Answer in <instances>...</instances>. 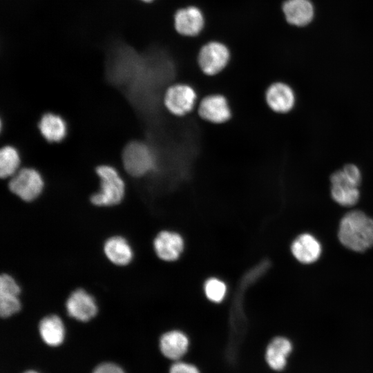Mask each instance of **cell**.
I'll list each match as a JSON object with an SVG mask.
<instances>
[{
	"label": "cell",
	"mask_w": 373,
	"mask_h": 373,
	"mask_svg": "<svg viewBox=\"0 0 373 373\" xmlns=\"http://www.w3.org/2000/svg\"><path fill=\"white\" fill-rule=\"evenodd\" d=\"M338 239L346 248L361 252L373 246V219L361 211H352L341 219Z\"/></svg>",
	"instance_id": "cell-1"
},
{
	"label": "cell",
	"mask_w": 373,
	"mask_h": 373,
	"mask_svg": "<svg viewBox=\"0 0 373 373\" xmlns=\"http://www.w3.org/2000/svg\"><path fill=\"white\" fill-rule=\"evenodd\" d=\"M99 178V189L90 197L92 204L99 207L119 204L125 195L126 185L118 171L113 166L103 164L96 167Z\"/></svg>",
	"instance_id": "cell-2"
},
{
	"label": "cell",
	"mask_w": 373,
	"mask_h": 373,
	"mask_svg": "<svg viewBox=\"0 0 373 373\" xmlns=\"http://www.w3.org/2000/svg\"><path fill=\"white\" fill-rule=\"evenodd\" d=\"M122 160L125 171L131 176L142 177L155 166V156L150 146L140 141L128 143L122 151Z\"/></svg>",
	"instance_id": "cell-3"
},
{
	"label": "cell",
	"mask_w": 373,
	"mask_h": 373,
	"mask_svg": "<svg viewBox=\"0 0 373 373\" xmlns=\"http://www.w3.org/2000/svg\"><path fill=\"white\" fill-rule=\"evenodd\" d=\"M231 60L228 46L219 41H210L199 50L197 62L201 73L207 76H215L226 69Z\"/></svg>",
	"instance_id": "cell-4"
},
{
	"label": "cell",
	"mask_w": 373,
	"mask_h": 373,
	"mask_svg": "<svg viewBox=\"0 0 373 373\" xmlns=\"http://www.w3.org/2000/svg\"><path fill=\"white\" fill-rule=\"evenodd\" d=\"M8 189L21 200L30 202L38 198L43 192L44 180L37 170L25 167L10 178Z\"/></svg>",
	"instance_id": "cell-5"
},
{
	"label": "cell",
	"mask_w": 373,
	"mask_h": 373,
	"mask_svg": "<svg viewBox=\"0 0 373 373\" xmlns=\"http://www.w3.org/2000/svg\"><path fill=\"white\" fill-rule=\"evenodd\" d=\"M65 308L69 316L81 322L93 319L99 309L94 296L83 288L75 289L68 295Z\"/></svg>",
	"instance_id": "cell-6"
},
{
	"label": "cell",
	"mask_w": 373,
	"mask_h": 373,
	"mask_svg": "<svg viewBox=\"0 0 373 373\" xmlns=\"http://www.w3.org/2000/svg\"><path fill=\"white\" fill-rule=\"evenodd\" d=\"M196 99V93L191 86L176 84L169 86L165 92L164 104L171 113L183 116L193 109Z\"/></svg>",
	"instance_id": "cell-7"
},
{
	"label": "cell",
	"mask_w": 373,
	"mask_h": 373,
	"mask_svg": "<svg viewBox=\"0 0 373 373\" xmlns=\"http://www.w3.org/2000/svg\"><path fill=\"white\" fill-rule=\"evenodd\" d=\"M174 28L184 37H195L199 35L205 26V17L202 10L194 5L179 8L174 15Z\"/></svg>",
	"instance_id": "cell-8"
},
{
	"label": "cell",
	"mask_w": 373,
	"mask_h": 373,
	"mask_svg": "<svg viewBox=\"0 0 373 373\" xmlns=\"http://www.w3.org/2000/svg\"><path fill=\"white\" fill-rule=\"evenodd\" d=\"M21 287L15 278L8 273L0 276V315L2 318H9L21 311Z\"/></svg>",
	"instance_id": "cell-9"
},
{
	"label": "cell",
	"mask_w": 373,
	"mask_h": 373,
	"mask_svg": "<svg viewBox=\"0 0 373 373\" xmlns=\"http://www.w3.org/2000/svg\"><path fill=\"white\" fill-rule=\"evenodd\" d=\"M332 198L343 207H352L360 198L358 186L355 185L345 174L343 169H338L329 177Z\"/></svg>",
	"instance_id": "cell-10"
},
{
	"label": "cell",
	"mask_w": 373,
	"mask_h": 373,
	"mask_svg": "<svg viewBox=\"0 0 373 373\" xmlns=\"http://www.w3.org/2000/svg\"><path fill=\"white\" fill-rule=\"evenodd\" d=\"M281 10L286 23L292 26L304 27L314 17V8L310 0H284Z\"/></svg>",
	"instance_id": "cell-11"
},
{
	"label": "cell",
	"mask_w": 373,
	"mask_h": 373,
	"mask_svg": "<svg viewBox=\"0 0 373 373\" xmlns=\"http://www.w3.org/2000/svg\"><path fill=\"white\" fill-rule=\"evenodd\" d=\"M198 113L206 121L221 124L231 117V108L227 99L222 95H210L200 102Z\"/></svg>",
	"instance_id": "cell-12"
},
{
	"label": "cell",
	"mask_w": 373,
	"mask_h": 373,
	"mask_svg": "<svg viewBox=\"0 0 373 373\" xmlns=\"http://www.w3.org/2000/svg\"><path fill=\"white\" fill-rule=\"evenodd\" d=\"M265 99L272 111L286 113L294 108L296 97L291 87L284 82H278L267 88Z\"/></svg>",
	"instance_id": "cell-13"
},
{
	"label": "cell",
	"mask_w": 373,
	"mask_h": 373,
	"mask_svg": "<svg viewBox=\"0 0 373 373\" xmlns=\"http://www.w3.org/2000/svg\"><path fill=\"white\" fill-rule=\"evenodd\" d=\"M102 249L106 259L116 266H127L133 258L131 245L122 236L115 235L107 238L103 244Z\"/></svg>",
	"instance_id": "cell-14"
},
{
	"label": "cell",
	"mask_w": 373,
	"mask_h": 373,
	"mask_svg": "<svg viewBox=\"0 0 373 373\" xmlns=\"http://www.w3.org/2000/svg\"><path fill=\"white\" fill-rule=\"evenodd\" d=\"M153 247L160 258L171 261L176 260L181 254L184 247V242L179 234L164 231L160 232L155 238Z\"/></svg>",
	"instance_id": "cell-15"
},
{
	"label": "cell",
	"mask_w": 373,
	"mask_h": 373,
	"mask_svg": "<svg viewBox=\"0 0 373 373\" xmlns=\"http://www.w3.org/2000/svg\"><path fill=\"white\" fill-rule=\"evenodd\" d=\"M291 250L294 256L301 263L311 264L316 262L321 254V245L309 233H303L292 242Z\"/></svg>",
	"instance_id": "cell-16"
},
{
	"label": "cell",
	"mask_w": 373,
	"mask_h": 373,
	"mask_svg": "<svg viewBox=\"0 0 373 373\" xmlns=\"http://www.w3.org/2000/svg\"><path fill=\"white\" fill-rule=\"evenodd\" d=\"M42 137L48 142H59L67 135V124L64 118L53 113H44L38 122Z\"/></svg>",
	"instance_id": "cell-17"
},
{
	"label": "cell",
	"mask_w": 373,
	"mask_h": 373,
	"mask_svg": "<svg viewBox=\"0 0 373 373\" xmlns=\"http://www.w3.org/2000/svg\"><path fill=\"white\" fill-rule=\"evenodd\" d=\"M189 339L182 332L169 331L160 338V347L162 353L168 358L178 361L187 352Z\"/></svg>",
	"instance_id": "cell-18"
},
{
	"label": "cell",
	"mask_w": 373,
	"mask_h": 373,
	"mask_svg": "<svg viewBox=\"0 0 373 373\" xmlns=\"http://www.w3.org/2000/svg\"><path fill=\"white\" fill-rule=\"evenodd\" d=\"M291 350V343L287 338L280 336L274 338L268 345L265 352L268 365L276 371L283 370Z\"/></svg>",
	"instance_id": "cell-19"
},
{
	"label": "cell",
	"mask_w": 373,
	"mask_h": 373,
	"mask_svg": "<svg viewBox=\"0 0 373 373\" xmlns=\"http://www.w3.org/2000/svg\"><path fill=\"white\" fill-rule=\"evenodd\" d=\"M39 332L43 341L50 346L60 345L65 336L63 321L56 314H49L41 318L39 323Z\"/></svg>",
	"instance_id": "cell-20"
},
{
	"label": "cell",
	"mask_w": 373,
	"mask_h": 373,
	"mask_svg": "<svg viewBox=\"0 0 373 373\" xmlns=\"http://www.w3.org/2000/svg\"><path fill=\"white\" fill-rule=\"evenodd\" d=\"M21 157L19 151L13 146L6 145L0 151V176L11 178L19 169Z\"/></svg>",
	"instance_id": "cell-21"
},
{
	"label": "cell",
	"mask_w": 373,
	"mask_h": 373,
	"mask_svg": "<svg viewBox=\"0 0 373 373\" xmlns=\"http://www.w3.org/2000/svg\"><path fill=\"white\" fill-rule=\"evenodd\" d=\"M204 291L207 297L215 303L221 302L226 294V285L220 280L211 278L207 280L204 285Z\"/></svg>",
	"instance_id": "cell-22"
},
{
	"label": "cell",
	"mask_w": 373,
	"mask_h": 373,
	"mask_svg": "<svg viewBox=\"0 0 373 373\" xmlns=\"http://www.w3.org/2000/svg\"><path fill=\"white\" fill-rule=\"evenodd\" d=\"M346 176L356 186L361 182L362 175L359 168L354 164H347L342 168Z\"/></svg>",
	"instance_id": "cell-23"
},
{
	"label": "cell",
	"mask_w": 373,
	"mask_h": 373,
	"mask_svg": "<svg viewBox=\"0 0 373 373\" xmlns=\"http://www.w3.org/2000/svg\"><path fill=\"white\" fill-rule=\"evenodd\" d=\"M169 373H200V371L192 364L176 361L171 365Z\"/></svg>",
	"instance_id": "cell-24"
},
{
	"label": "cell",
	"mask_w": 373,
	"mask_h": 373,
	"mask_svg": "<svg viewBox=\"0 0 373 373\" xmlns=\"http://www.w3.org/2000/svg\"><path fill=\"white\" fill-rule=\"evenodd\" d=\"M93 373H124L120 367L111 363H104L99 365Z\"/></svg>",
	"instance_id": "cell-25"
},
{
	"label": "cell",
	"mask_w": 373,
	"mask_h": 373,
	"mask_svg": "<svg viewBox=\"0 0 373 373\" xmlns=\"http://www.w3.org/2000/svg\"><path fill=\"white\" fill-rule=\"evenodd\" d=\"M139 1H140L141 2L144 3L146 4H149V3H151L154 2L155 0H139Z\"/></svg>",
	"instance_id": "cell-26"
},
{
	"label": "cell",
	"mask_w": 373,
	"mask_h": 373,
	"mask_svg": "<svg viewBox=\"0 0 373 373\" xmlns=\"http://www.w3.org/2000/svg\"><path fill=\"white\" fill-rule=\"evenodd\" d=\"M24 373H37V372H34V371H28V372H26Z\"/></svg>",
	"instance_id": "cell-27"
}]
</instances>
